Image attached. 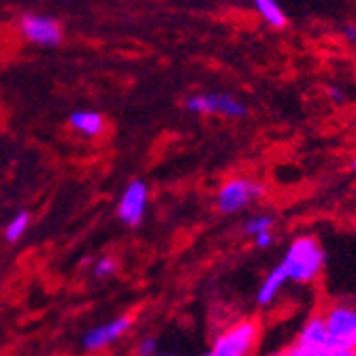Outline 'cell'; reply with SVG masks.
I'll list each match as a JSON object with an SVG mask.
<instances>
[{"instance_id": "20", "label": "cell", "mask_w": 356, "mask_h": 356, "mask_svg": "<svg viewBox=\"0 0 356 356\" xmlns=\"http://www.w3.org/2000/svg\"><path fill=\"white\" fill-rule=\"evenodd\" d=\"M352 169H354V171H356V160H354V165H352Z\"/></svg>"}, {"instance_id": "16", "label": "cell", "mask_w": 356, "mask_h": 356, "mask_svg": "<svg viewBox=\"0 0 356 356\" xmlns=\"http://www.w3.org/2000/svg\"><path fill=\"white\" fill-rule=\"evenodd\" d=\"M254 239H256V245H258V248H269V245H271V233H269V229H267V231H261V233H256Z\"/></svg>"}, {"instance_id": "10", "label": "cell", "mask_w": 356, "mask_h": 356, "mask_svg": "<svg viewBox=\"0 0 356 356\" xmlns=\"http://www.w3.org/2000/svg\"><path fill=\"white\" fill-rule=\"evenodd\" d=\"M71 126L75 128V131H79L81 135L86 137H96V135H101L103 131V118L99 113H94V111H75L71 113Z\"/></svg>"}, {"instance_id": "19", "label": "cell", "mask_w": 356, "mask_h": 356, "mask_svg": "<svg viewBox=\"0 0 356 356\" xmlns=\"http://www.w3.org/2000/svg\"><path fill=\"white\" fill-rule=\"evenodd\" d=\"M329 92H331V96H333V101H335V103H341V101H343V96L337 92V88H331Z\"/></svg>"}, {"instance_id": "13", "label": "cell", "mask_w": 356, "mask_h": 356, "mask_svg": "<svg viewBox=\"0 0 356 356\" xmlns=\"http://www.w3.org/2000/svg\"><path fill=\"white\" fill-rule=\"evenodd\" d=\"M28 224H30V216H28L26 211L17 213V216L9 222V226H7L5 239H7V241H17V239L28 231Z\"/></svg>"}, {"instance_id": "12", "label": "cell", "mask_w": 356, "mask_h": 356, "mask_svg": "<svg viewBox=\"0 0 356 356\" xmlns=\"http://www.w3.org/2000/svg\"><path fill=\"white\" fill-rule=\"evenodd\" d=\"M254 5H256L258 13H261L271 26H275V28L286 26V15L280 9L277 0H254Z\"/></svg>"}, {"instance_id": "1", "label": "cell", "mask_w": 356, "mask_h": 356, "mask_svg": "<svg viewBox=\"0 0 356 356\" xmlns=\"http://www.w3.org/2000/svg\"><path fill=\"white\" fill-rule=\"evenodd\" d=\"M325 263V252H322L320 243L312 237H301L293 245L288 248L284 256V269L288 280L293 282H312Z\"/></svg>"}, {"instance_id": "9", "label": "cell", "mask_w": 356, "mask_h": 356, "mask_svg": "<svg viewBox=\"0 0 356 356\" xmlns=\"http://www.w3.org/2000/svg\"><path fill=\"white\" fill-rule=\"evenodd\" d=\"M133 325V318L131 316H124V318H118L109 325H103V327H96L92 329L86 337H83V348L86 350H99V348H105L109 346L111 341H115L118 337H122L128 329Z\"/></svg>"}, {"instance_id": "7", "label": "cell", "mask_w": 356, "mask_h": 356, "mask_svg": "<svg viewBox=\"0 0 356 356\" xmlns=\"http://www.w3.org/2000/svg\"><path fill=\"white\" fill-rule=\"evenodd\" d=\"M188 109L194 113H222L229 118L245 115V105L235 101L229 94H207V96H192L188 99Z\"/></svg>"}, {"instance_id": "2", "label": "cell", "mask_w": 356, "mask_h": 356, "mask_svg": "<svg viewBox=\"0 0 356 356\" xmlns=\"http://www.w3.org/2000/svg\"><path fill=\"white\" fill-rule=\"evenodd\" d=\"M290 356H348L337 339L329 333L325 318H312L301 329L295 343L286 350Z\"/></svg>"}, {"instance_id": "4", "label": "cell", "mask_w": 356, "mask_h": 356, "mask_svg": "<svg viewBox=\"0 0 356 356\" xmlns=\"http://www.w3.org/2000/svg\"><path fill=\"white\" fill-rule=\"evenodd\" d=\"M263 188L250 179H231L218 192V209L224 213H235L243 209L250 201L261 197Z\"/></svg>"}, {"instance_id": "18", "label": "cell", "mask_w": 356, "mask_h": 356, "mask_svg": "<svg viewBox=\"0 0 356 356\" xmlns=\"http://www.w3.org/2000/svg\"><path fill=\"white\" fill-rule=\"evenodd\" d=\"M343 35H346V39H348V41L356 43V26H348V28L343 30Z\"/></svg>"}, {"instance_id": "3", "label": "cell", "mask_w": 356, "mask_h": 356, "mask_svg": "<svg viewBox=\"0 0 356 356\" xmlns=\"http://www.w3.org/2000/svg\"><path fill=\"white\" fill-rule=\"evenodd\" d=\"M256 339H258V327L254 322L245 320L231 327L229 331H224L216 339L211 354L213 356H243L254 348Z\"/></svg>"}, {"instance_id": "8", "label": "cell", "mask_w": 356, "mask_h": 356, "mask_svg": "<svg viewBox=\"0 0 356 356\" xmlns=\"http://www.w3.org/2000/svg\"><path fill=\"white\" fill-rule=\"evenodd\" d=\"M24 37L32 43H39L45 47H54L62 39V30L56 19L43 15H24L19 22Z\"/></svg>"}, {"instance_id": "15", "label": "cell", "mask_w": 356, "mask_h": 356, "mask_svg": "<svg viewBox=\"0 0 356 356\" xmlns=\"http://www.w3.org/2000/svg\"><path fill=\"white\" fill-rule=\"evenodd\" d=\"M115 269H118V265H115L113 258H101V261L96 263V267H94V275L96 277H107V275L115 273Z\"/></svg>"}, {"instance_id": "17", "label": "cell", "mask_w": 356, "mask_h": 356, "mask_svg": "<svg viewBox=\"0 0 356 356\" xmlns=\"http://www.w3.org/2000/svg\"><path fill=\"white\" fill-rule=\"evenodd\" d=\"M156 352V339H145L141 346H139V354H154Z\"/></svg>"}, {"instance_id": "11", "label": "cell", "mask_w": 356, "mask_h": 356, "mask_svg": "<svg viewBox=\"0 0 356 356\" xmlns=\"http://www.w3.org/2000/svg\"><path fill=\"white\" fill-rule=\"evenodd\" d=\"M286 280H288V275H286V269H284V265L275 267V269L269 273V277L265 280L263 288L258 290V303H261V305H267V303H271V301L275 299V295L280 293V288L286 284Z\"/></svg>"}, {"instance_id": "6", "label": "cell", "mask_w": 356, "mask_h": 356, "mask_svg": "<svg viewBox=\"0 0 356 356\" xmlns=\"http://www.w3.org/2000/svg\"><path fill=\"white\" fill-rule=\"evenodd\" d=\"M145 207H147V186L139 179L128 184L118 205L120 220L126 222L128 226H139L145 216Z\"/></svg>"}, {"instance_id": "14", "label": "cell", "mask_w": 356, "mask_h": 356, "mask_svg": "<svg viewBox=\"0 0 356 356\" xmlns=\"http://www.w3.org/2000/svg\"><path fill=\"white\" fill-rule=\"evenodd\" d=\"M271 224H273V218L271 216H258V218H252V220L245 222L243 231H245V235H252L254 237L256 233L271 229Z\"/></svg>"}, {"instance_id": "5", "label": "cell", "mask_w": 356, "mask_h": 356, "mask_svg": "<svg viewBox=\"0 0 356 356\" xmlns=\"http://www.w3.org/2000/svg\"><path fill=\"white\" fill-rule=\"evenodd\" d=\"M327 329L337 339V343L346 350L348 356H356V309L350 307H333L327 318Z\"/></svg>"}]
</instances>
